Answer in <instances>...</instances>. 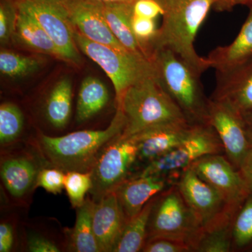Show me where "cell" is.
<instances>
[{"label": "cell", "mask_w": 252, "mask_h": 252, "mask_svg": "<svg viewBox=\"0 0 252 252\" xmlns=\"http://www.w3.org/2000/svg\"><path fill=\"white\" fill-rule=\"evenodd\" d=\"M27 248L31 252H59L61 249L52 240L36 233H31L28 236Z\"/></svg>", "instance_id": "obj_36"}, {"label": "cell", "mask_w": 252, "mask_h": 252, "mask_svg": "<svg viewBox=\"0 0 252 252\" xmlns=\"http://www.w3.org/2000/svg\"><path fill=\"white\" fill-rule=\"evenodd\" d=\"M14 245V230L8 221H1L0 224V252H9Z\"/></svg>", "instance_id": "obj_37"}, {"label": "cell", "mask_w": 252, "mask_h": 252, "mask_svg": "<svg viewBox=\"0 0 252 252\" xmlns=\"http://www.w3.org/2000/svg\"><path fill=\"white\" fill-rule=\"evenodd\" d=\"M195 124L163 126L134 136L138 147V161L147 164L168 153L190 135Z\"/></svg>", "instance_id": "obj_18"}, {"label": "cell", "mask_w": 252, "mask_h": 252, "mask_svg": "<svg viewBox=\"0 0 252 252\" xmlns=\"http://www.w3.org/2000/svg\"><path fill=\"white\" fill-rule=\"evenodd\" d=\"M142 252H192L188 243L165 237H154L147 239Z\"/></svg>", "instance_id": "obj_34"}, {"label": "cell", "mask_w": 252, "mask_h": 252, "mask_svg": "<svg viewBox=\"0 0 252 252\" xmlns=\"http://www.w3.org/2000/svg\"><path fill=\"white\" fill-rule=\"evenodd\" d=\"M203 233V227L176 182L156 195L149 217L147 239L165 237L182 240L195 252Z\"/></svg>", "instance_id": "obj_5"}, {"label": "cell", "mask_w": 252, "mask_h": 252, "mask_svg": "<svg viewBox=\"0 0 252 252\" xmlns=\"http://www.w3.org/2000/svg\"><path fill=\"white\" fill-rule=\"evenodd\" d=\"M18 9L13 39L32 51L61 60L54 41L39 23L27 11L19 7Z\"/></svg>", "instance_id": "obj_21"}, {"label": "cell", "mask_w": 252, "mask_h": 252, "mask_svg": "<svg viewBox=\"0 0 252 252\" xmlns=\"http://www.w3.org/2000/svg\"><path fill=\"white\" fill-rule=\"evenodd\" d=\"M18 7L27 11L47 33L61 56V61L79 65L80 50L74 28L62 0H16Z\"/></svg>", "instance_id": "obj_9"}, {"label": "cell", "mask_w": 252, "mask_h": 252, "mask_svg": "<svg viewBox=\"0 0 252 252\" xmlns=\"http://www.w3.org/2000/svg\"><path fill=\"white\" fill-rule=\"evenodd\" d=\"M74 30L87 39L127 51L118 41L104 19L100 3L89 0H62Z\"/></svg>", "instance_id": "obj_14"}, {"label": "cell", "mask_w": 252, "mask_h": 252, "mask_svg": "<svg viewBox=\"0 0 252 252\" xmlns=\"http://www.w3.org/2000/svg\"><path fill=\"white\" fill-rule=\"evenodd\" d=\"M132 4L133 2L101 4V9L106 22L122 46L131 53L150 59L132 31Z\"/></svg>", "instance_id": "obj_20"}, {"label": "cell", "mask_w": 252, "mask_h": 252, "mask_svg": "<svg viewBox=\"0 0 252 252\" xmlns=\"http://www.w3.org/2000/svg\"><path fill=\"white\" fill-rule=\"evenodd\" d=\"M208 123L220 137L225 157L239 170L252 146V132L243 116L228 104L210 97Z\"/></svg>", "instance_id": "obj_11"}, {"label": "cell", "mask_w": 252, "mask_h": 252, "mask_svg": "<svg viewBox=\"0 0 252 252\" xmlns=\"http://www.w3.org/2000/svg\"><path fill=\"white\" fill-rule=\"evenodd\" d=\"M156 195L126 224L113 252H142L147 239L149 217Z\"/></svg>", "instance_id": "obj_25"}, {"label": "cell", "mask_w": 252, "mask_h": 252, "mask_svg": "<svg viewBox=\"0 0 252 252\" xmlns=\"http://www.w3.org/2000/svg\"><path fill=\"white\" fill-rule=\"evenodd\" d=\"M217 1V0H215V1Z\"/></svg>", "instance_id": "obj_42"}, {"label": "cell", "mask_w": 252, "mask_h": 252, "mask_svg": "<svg viewBox=\"0 0 252 252\" xmlns=\"http://www.w3.org/2000/svg\"><path fill=\"white\" fill-rule=\"evenodd\" d=\"M176 184L204 230L230 221L235 212L216 189L202 180L191 167L182 171Z\"/></svg>", "instance_id": "obj_10"}, {"label": "cell", "mask_w": 252, "mask_h": 252, "mask_svg": "<svg viewBox=\"0 0 252 252\" xmlns=\"http://www.w3.org/2000/svg\"><path fill=\"white\" fill-rule=\"evenodd\" d=\"M224 154L216 131L210 124H195L190 135L170 152L146 164L138 176L176 178L183 170L205 156Z\"/></svg>", "instance_id": "obj_7"}, {"label": "cell", "mask_w": 252, "mask_h": 252, "mask_svg": "<svg viewBox=\"0 0 252 252\" xmlns=\"http://www.w3.org/2000/svg\"><path fill=\"white\" fill-rule=\"evenodd\" d=\"M210 97L241 114L252 111V60L229 70L216 72V87Z\"/></svg>", "instance_id": "obj_15"}, {"label": "cell", "mask_w": 252, "mask_h": 252, "mask_svg": "<svg viewBox=\"0 0 252 252\" xmlns=\"http://www.w3.org/2000/svg\"><path fill=\"white\" fill-rule=\"evenodd\" d=\"M134 16L156 20L162 16L163 7L160 0H136L132 4Z\"/></svg>", "instance_id": "obj_35"}, {"label": "cell", "mask_w": 252, "mask_h": 252, "mask_svg": "<svg viewBox=\"0 0 252 252\" xmlns=\"http://www.w3.org/2000/svg\"><path fill=\"white\" fill-rule=\"evenodd\" d=\"M131 26L135 37L151 59L152 44L157 37L158 29L155 20L132 16Z\"/></svg>", "instance_id": "obj_32"}, {"label": "cell", "mask_w": 252, "mask_h": 252, "mask_svg": "<svg viewBox=\"0 0 252 252\" xmlns=\"http://www.w3.org/2000/svg\"><path fill=\"white\" fill-rule=\"evenodd\" d=\"M138 161V147L135 137L113 140L99 154L90 171L91 198L95 203L114 191L130 178L132 167Z\"/></svg>", "instance_id": "obj_8"}, {"label": "cell", "mask_w": 252, "mask_h": 252, "mask_svg": "<svg viewBox=\"0 0 252 252\" xmlns=\"http://www.w3.org/2000/svg\"><path fill=\"white\" fill-rule=\"evenodd\" d=\"M176 181L162 176H133L114 191L127 222L142 211L151 198L165 190Z\"/></svg>", "instance_id": "obj_17"}, {"label": "cell", "mask_w": 252, "mask_h": 252, "mask_svg": "<svg viewBox=\"0 0 252 252\" xmlns=\"http://www.w3.org/2000/svg\"><path fill=\"white\" fill-rule=\"evenodd\" d=\"M16 0H1L0 4V42L9 44L14 38L18 16Z\"/></svg>", "instance_id": "obj_31"}, {"label": "cell", "mask_w": 252, "mask_h": 252, "mask_svg": "<svg viewBox=\"0 0 252 252\" xmlns=\"http://www.w3.org/2000/svg\"><path fill=\"white\" fill-rule=\"evenodd\" d=\"M122 110V138H128L157 127L190 124L175 101L164 90L157 74L131 86L116 107Z\"/></svg>", "instance_id": "obj_1"}, {"label": "cell", "mask_w": 252, "mask_h": 252, "mask_svg": "<svg viewBox=\"0 0 252 252\" xmlns=\"http://www.w3.org/2000/svg\"><path fill=\"white\" fill-rule=\"evenodd\" d=\"M230 221L213 228L204 230L195 252H231Z\"/></svg>", "instance_id": "obj_29"}, {"label": "cell", "mask_w": 252, "mask_h": 252, "mask_svg": "<svg viewBox=\"0 0 252 252\" xmlns=\"http://www.w3.org/2000/svg\"><path fill=\"white\" fill-rule=\"evenodd\" d=\"M239 172L250 193L252 192V146L249 149L248 153L244 157L243 161L239 167Z\"/></svg>", "instance_id": "obj_38"}, {"label": "cell", "mask_w": 252, "mask_h": 252, "mask_svg": "<svg viewBox=\"0 0 252 252\" xmlns=\"http://www.w3.org/2000/svg\"><path fill=\"white\" fill-rule=\"evenodd\" d=\"M124 119L122 110L116 114L107 128L80 130L61 137L40 133L36 142L41 157L64 172H90L102 150L122 135Z\"/></svg>", "instance_id": "obj_3"}, {"label": "cell", "mask_w": 252, "mask_h": 252, "mask_svg": "<svg viewBox=\"0 0 252 252\" xmlns=\"http://www.w3.org/2000/svg\"><path fill=\"white\" fill-rule=\"evenodd\" d=\"M252 132V110L242 114Z\"/></svg>", "instance_id": "obj_41"}, {"label": "cell", "mask_w": 252, "mask_h": 252, "mask_svg": "<svg viewBox=\"0 0 252 252\" xmlns=\"http://www.w3.org/2000/svg\"><path fill=\"white\" fill-rule=\"evenodd\" d=\"M163 7L161 27L152 44L157 49L171 50L193 69L203 74L210 68L208 60L200 57L195 41L200 26L215 0H160Z\"/></svg>", "instance_id": "obj_2"}, {"label": "cell", "mask_w": 252, "mask_h": 252, "mask_svg": "<svg viewBox=\"0 0 252 252\" xmlns=\"http://www.w3.org/2000/svg\"><path fill=\"white\" fill-rule=\"evenodd\" d=\"M72 104V81L63 77L55 84L46 99L45 114L48 122L56 128H64L70 119Z\"/></svg>", "instance_id": "obj_23"}, {"label": "cell", "mask_w": 252, "mask_h": 252, "mask_svg": "<svg viewBox=\"0 0 252 252\" xmlns=\"http://www.w3.org/2000/svg\"><path fill=\"white\" fill-rule=\"evenodd\" d=\"M100 4H116V3H132L136 0H89Z\"/></svg>", "instance_id": "obj_40"}, {"label": "cell", "mask_w": 252, "mask_h": 252, "mask_svg": "<svg viewBox=\"0 0 252 252\" xmlns=\"http://www.w3.org/2000/svg\"><path fill=\"white\" fill-rule=\"evenodd\" d=\"M151 61L159 82L189 123L209 124L210 97L204 91L202 74L170 49H154Z\"/></svg>", "instance_id": "obj_4"}, {"label": "cell", "mask_w": 252, "mask_h": 252, "mask_svg": "<svg viewBox=\"0 0 252 252\" xmlns=\"http://www.w3.org/2000/svg\"><path fill=\"white\" fill-rule=\"evenodd\" d=\"M92 187L90 172H68L64 178V189L73 208L77 209L86 200V195Z\"/></svg>", "instance_id": "obj_30"}, {"label": "cell", "mask_w": 252, "mask_h": 252, "mask_svg": "<svg viewBox=\"0 0 252 252\" xmlns=\"http://www.w3.org/2000/svg\"><path fill=\"white\" fill-rule=\"evenodd\" d=\"M74 35L80 51L97 63L112 81L115 90L116 107L131 86L155 74L152 61L143 56L94 42L75 30Z\"/></svg>", "instance_id": "obj_6"}, {"label": "cell", "mask_w": 252, "mask_h": 252, "mask_svg": "<svg viewBox=\"0 0 252 252\" xmlns=\"http://www.w3.org/2000/svg\"><path fill=\"white\" fill-rule=\"evenodd\" d=\"M230 232L231 252H252V192L233 214Z\"/></svg>", "instance_id": "obj_26"}, {"label": "cell", "mask_w": 252, "mask_h": 252, "mask_svg": "<svg viewBox=\"0 0 252 252\" xmlns=\"http://www.w3.org/2000/svg\"><path fill=\"white\" fill-rule=\"evenodd\" d=\"M207 59L216 72H224L252 60V6L238 36L228 45L210 52Z\"/></svg>", "instance_id": "obj_19"}, {"label": "cell", "mask_w": 252, "mask_h": 252, "mask_svg": "<svg viewBox=\"0 0 252 252\" xmlns=\"http://www.w3.org/2000/svg\"><path fill=\"white\" fill-rule=\"evenodd\" d=\"M245 4L252 6V0H217L213 7L218 11H228L235 5Z\"/></svg>", "instance_id": "obj_39"}, {"label": "cell", "mask_w": 252, "mask_h": 252, "mask_svg": "<svg viewBox=\"0 0 252 252\" xmlns=\"http://www.w3.org/2000/svg\"><path fill=\"white\" fill-rule=\"evenodd\" d=\"M95 202L88 196L77 209V220L70 232L71 249L77 252H100L94 237L93 215Z\"/></svg>", "instance_id": "obj_24"}, {"label": "cell", "mask_w": 252, "mask_h": 252, "mask_svg": "<svg viewBox=\"0 0 252 252\" xmlns=\"http://www.w3.org/2000/svg\"><path fill=\"white\" fill-rule=\"evenodd\" d=\"M25 119L17 104L4 102L0 106V143L1 147L12 145L20 138Z\"/></svg>", "instance_id": "obj_27"}, {"label": "cell", "mask_w": 252, "mask_h": 252, "mask_svg": "<svg viewBox=\"0 0 252 252\" xmlns=\"http://www.w3.org/2000/svg\"><path fill=\"white\" fill-rule=\"evenodd\" d=\"M127 223L115 191L107 194L95 203L93 227L100 252L114 251Z\"/></svg>", "instance_id": "obj_16"}, {"label": "cell", "mask_w": 252, "mask_h": 252, "mask_svg": "<svg viewBox=\"0 0 252 252\" xmlns=\"http://www.w3.org/2000/svg\"><path fill=\"white\" fill-rule=\"evenodd\" d=\"M65 172L57 167H43L38 175L36 187H41L48 193H61L64 189Z\"/></svg>", "instance_id": "obj_33"}, {"label": "cell", "mask_w": 252, "mask_h": 252, "mask_svg": "<svg viewBox=\"0 0 252 252\" xmlns=\"http://www.w3.org/2000/svg\"><path fill=\"white\" fill-rule=\"evenodd\" d=\"M109 98L107 86L97 78L86 77L78 94L76 119L85 122L98 114L107 105Z\"/></svg>", "instance_id": "obj_22"}, {"label": "cell", "mask_w": 252, "mask_h": 252, "mask_svg": "<svg viewBox=\"0 0 252 252\" xmlns=\"http://www.w3.org/2000/svg\"><path fill=\"white\" fill-rule=\"evenodd\" d=\"M41 61L32 56H23L9 50L0 51V72L5 77L16 79L36 72Z\"/></svg>", "instance_id": "obj_28"}, {"label": "cell", "mask_w": 252, "mask_h": 252, "mask_svg": "<svg viewBox=\"0 0 252 252\" xmlns=\"http://www.w3.org/2000/svg\"><path fill=\"white\" fill-rule=\"evenodd\" d=\"M39 159L27 152L1 155L0 174L6 191L11 199L20 203L36 188L38 175L44 167Z\"/></svg>", "instance_id": "obj_13"}, {"label": "cell", "mask_w": 252, "mask_h": 252, "mask_svg": "<svg viewBox=\"0 0 252 252\" xmlns=\"http://www.w3.org/2000/svg\"><path fill=\"white\" fill-rule=\"evenodd\" d=\"M190 167L202 180L216 189L234 212L250 193L240 172L224 154L205 156Z\"/></svg>", "instance_id": "obj_12"}]
</instances>
